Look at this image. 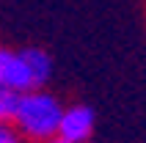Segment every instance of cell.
<instances>
[{
    "label": "cell",
    "mask_w": 146,
    "mask_h": 143,
    "mask_svg": "<svg viewBox=\"0 0 146 143\" xmlns=\"http://www.w3.org/2000/svg\"><path fill=\"white\" fill-rule=\"evenodd\" d=\"M94 127H97V116L88 105L74 102L64 107V116H61V127H58V138H64L69 143H88L94 135Z\"/></svg>",
    "instance_id": "3957f363"
},
{
    "label": "cell",
    "mask_w": 146,
    "mask_h": 143,
    "mask_svg": "<svg viewBox=\"0 0 146 143\" xmlns=\"http://www.w3.org/2000/svg\"><path fill=\"white\" fill-rule=\"evenodd\" d=\"M64 107L66 105L55 94L44 91V88L25 91L17 99L14 116H11V127L22 135L25 143H47L52 138H58Z\"/></svg>",
    "instance_id": "6da1fadb"
},
{
    "label": "cell",
    "mask_w": 146,
    "mask_h": 143,
    "mask_svg": "<svg viewBox=\"0 0 146 143\" xmlns=\"http://www.w3.org/2000/svg\"><path fill=\"white\" fill-rule=\"evenodd\" d=\"M0 85H8L11 91H17V94L41 88L39 77H36V72H33V66H31L28 50L0 47Z\"/></svg>",
    "instance_id": "7a4b0ae2"
},
{
    "label": "cell",
    "mask_w": 146,
    "mask_h": 143,
    "mask_svg": "<svg viewBox=\"0 0 146 143\" xmlns=\"http://www.w3.org/2000/svg\"><path fill=\"white\" fill-rule=\"evenodd\" d=\"M47 143H69V140H64V138H52V140H47Z\"/></svg>",
    "instance_id": "8992f818"
},
{
    "label": "cell",
    "mask_w": 146,
    "mask_h": 143,
    "mask_svg": "<svg viewBox=\"0 0 146 143\" xmlns=\"http://www.w3.org/2000/svg\"><path fill=\"white\" fill-rule=\"evenodd\" d=\"M17 99H19L17 91H11L8 85H0V121H11L14 107H17Z\"/></svg>",
    "instance_id": "277c9868"
},
{
    "label": "cell",
    "mask_w": 146,
    "mask_h": 143,
    "mask_svg": "<svg viewBox=\"0 0 146 143\" xmlns=\"http://www.w3.org/2000/svg\"><path fill=\"white\" fill-rule=\"evenodd\" d=\"M0 143H25L22 135L11 127V121H0Z\"/></svg>",
    "instance_id": "5b68a950"
}]
</instances>
